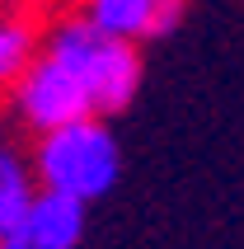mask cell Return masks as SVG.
<instances>
[{
  "label": "cell",
  "mask_w": 244,
  "mask_h": 249,
  "mask_svg": "<svg viewBox=\"0 0 244 249\" xmlns=\"http://www.w3.org/2000/svg\"><path fill=\"white\" fill-rule=\"evenodd\" d=\"M0 249H28V240H24V231H14L10 240H0Z\"/></svg>",
  "instance_id": "ba28073f"
},
{
  "label": "cell",
  "mask_w": 244,
  "mask_h": 249,
  "mask_svg": "<svg viewBox=\"0 0 244 249\" xmlns=\"http://www.w3.org/2000/svg\"><path fill=\"white\" fill-rule=\"evenodd\" d=\"M47 24L38 10L0 5V89H14L47 52Z\"/></svg>",
  "instance_id": "5b68a950"
},
{
  "label": "cell",
  "mask_w": 244,
  "mask_h": 249,
  "mask_svg": "<svg viewBox=\"0 0 244 249\" xmlns=\"http://www.w3.org/2000/svg\"><path fill=\"white\" fill-rule=\"evenodd\" d=\"M80 14L104 38L141 47L150 38H169L188 19V5L183 0H89V5H80Z\"/></svg>",
  "instance_id": "277c9868"
},
{
  "label": "cell",
  "mask_w": 244,
  "mask_h": 249,
  "mask_svg": "<svg viewBox=\"0 0 244 249\" xmlns=\"http://www.w3.org/2000/svg\"><path fill=\"white\" fill-rule=\"evenodd\" d=\"M24 240L28 249H80L85 240V207L56 193H38L24 216Z\"/></svg>",
  "instance_id": "8992f818"
},
{
  "label": "cell",
  "mask_w": 244,
  "mask_h": 249,
  "mask_svg": "<svg viewBox=\"0 0 244 249\" xmlns=\"http://www.w3.org/2000/svg\"><path fill=\"white\" fill-rule=\"evenodd\" d=\"M38 197V179H33V160L19 155V146L0 137V240H10L24 226L28 207Z\"/></svg>",
  "instance_id": "52a82bcc"
},
{
  "label": "cell",
  "mask_w": 244,
  "mask_h": 249,
  "mask_svg": "<svg viewBox=\"0 0 244 249\" xmlns=\"http://www.w3.org/2000/svg\"><path fill=\"white\" fill-rule=\"evenodd\" d=\"M28 160H33L38 193L70 197L80 207L108 197L122 179V146L104 118H85V123L61 127L52 137H38Z\"/></svg>",
  "instance_id": "6da1fadb"
},
{
  "label": "cell",
  "mask_w": 244,
  "mask_h": 249,
  "mask_svg": "<svg viewBox=\"0 0 244 249\" xmlns=\"http://www.w3.org/2000/svg\"><path fill=\"white\" fill-rule=\"evenodd\" d=\"M10 99H14V113H19L38 137H52L61 127H75V123H85V118H94V104H89L85 80L70 66L52 61L47 52H42V61L10 89Z\"/></svg>",
  "instance_id": "3957f363"
},
{
  "label": "cell",
  "mask_w": 244,
  "mask_h": 249,
  "mask_svg": "<svg viewBox=\"0 0 244 249\" xmlns=\"http://www.w3.org/2000/svg\"><path fill=\"white\" fill-rule=\"evenodd\" d=\"M47 56L70 66L85 80L94 118H104V123L113 113H122L136 99V89H141V47L104 38L80 10L52 14V24H47Z\"/></svg>",
  "instance_id": "7a4b0ae2"
}]
</instances>
